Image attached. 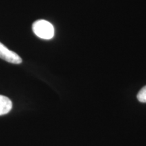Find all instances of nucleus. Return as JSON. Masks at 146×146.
<instances>
[{"mask_svg":"<svg viewBox=\"0 0 146 146\" xmlns=\"http://www.w3.org/2000/svg\"><path fill=\"white\" fill-rule=\"evenodd\" d=\"M33 31L38 37L49 40L54 36V26L50 22L45 20H39L33 24Z\"/></svg>","mask_w":146,"mask_h":146,"instance_id":"f257e3e1","label":"nucleus"},{"mask_svg":"<svg viewBox=\"0 0 146 146\" xmlns=\"http://www.w3.org/2000/svg\"><path fill=\"white\" fill-rule=\"evenodd\" d=\"M0 58L8 62L19 64L22 63L23 60L16 53L7 48L2 43L0 42Z\"/></svg>","mask_w":146,"mask_h":146,"instance_id":"f03ea898","label":"nucleus"},{"mask_svg":"<svg viewBox=\"0 0 146 146\" xmlns=\"http://www.w3.org/2000/svg\"><path fill=\"white\" fill-rule=\"evenodd\" d=\"M12 108V101L8 97L0 95V116L8 114Z\"/></svg>","mask_w":146,"mask_h":146,"instance_id":"7ed1b4c3","label":"nucleus"},{"mask_svg":"<svg viewBox=\"0 0 146 146\" xmlns=\"http://www.w3.org/2000/svg\"><path fill=\"white\" fill-rule=\"evenodd\" d=\"M137 98L139 102L141 103H146V85L139 91Z\"/></svg>","mask_w":146,"mask_h":146,"instance_id":"20e7f679","label":"nucleus"}]
</instances>
